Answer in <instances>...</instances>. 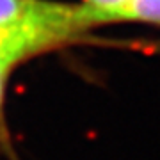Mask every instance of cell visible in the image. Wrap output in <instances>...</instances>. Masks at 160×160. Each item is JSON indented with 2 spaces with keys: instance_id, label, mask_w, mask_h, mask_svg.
Masks as SVG:
<instances>
[{
  "instance_id": "5b68a950",
  "label": "cell",
  "mask_w": 160,
  "mask_h": 160,
  "mask_svg": "<svg viewBox=\"0 0 160 160\" xmlns=\"http://www.w3.org/2000/svg\"><path fill=\"white\" fill-rule=\"evenodd\" d=\"M16 64L18 62L11 57H0V141H7V132L6 126H4V116H2V103H4V91H6L7 77Z\"/></svg>"
},
{
  "instance_id": "6da1fadb",
  "label": "cell",
  "mask_w": 160,
  "mask_h": 160,
  "mask_svg": "<svg viewBox=\"0 0 160 160\" xmlns=\"http://www.w3.org/2000/svg\"><path fill=\"white\" fill-rule=\"evenodd\" d=\"M0 29L45 39L52 48L66 45L92 29L82 4L50 0H0Z\"/></svg>"
},
{
  "instance_id": "277c9868",
  "label": "cell",
  "mask_w": 160,
  "mask_h": 160,
  "mask_svg": "<svg viewBox=\"0 0 160 160\" xmlns=\"http://www.w3.org/2000/svg\"><path fill=\"white\" fill-rule=\"evenodd\" d=\"M132 0H82L87 16L91 20L92 27L114 23L116 16L125 9Z\"/></svg>"
},
{
  "instance_id": "3957f363",
  "label": "cell",
  "mask_w": 160,
  "mask_h": 160,
  "mask_svg": "<svg viewBox=\"0 0 160 160\" xmlns=\"http://www.w3.org/2000/svg\"><path fill=\"white\" fill-rule=\"evenodd\" d=\"M114 23L160 25V0H132L116 16Z\"/></svg>"
},
{
  "instance_id": "7a4b0ae2",
  "label": "cell",
  "mask_w": 160,
  "mask_h": 160,
  "mask_svg": "<svg viewBox=\"0 0 160 160\" xmlns=\"http://www.w3.org/2000/svg\"><path fill=\"white\" fill-rule=\"evenodd\" d=\"M46 50H52V46L38 36L0 29V57H11L22 62Z\"/></svg>"
}]
</instances>
